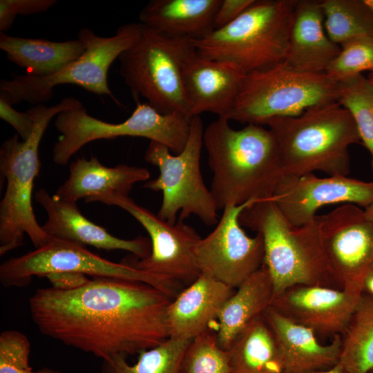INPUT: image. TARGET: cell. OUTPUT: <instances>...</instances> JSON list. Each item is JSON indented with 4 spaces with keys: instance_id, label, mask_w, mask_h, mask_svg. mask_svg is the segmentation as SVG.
<instances>
[{
    "instance_id": "obj_1",
    "label": "cell",
    "mask_w": 373,
    "mask_h": 373,
    "mask_svg": "<svg viewBox=\"0 0 373 373\" xmlns=\"http://www.w3.org/2000/svg\"><path fill=\"white\" fill-rule=\"evenodd\" d=\"M171 300L142 282L96 277L72 291L39 288L29 309L44 335L105 360L140 354L169 338Z\"/></svg>"
},
{
    "instance_id": "obj_2",
    "label": "cell",
    "mask_w": 373,
    "mask_h": 373,
    "mask_svg": "<svg viewBox=\"0 0 373 373\" xmlns=\"http://www.w3.org/2000/svg\"><path fill=\"white\" fill-rule=\"evenodd\" d=\"M224 117L205 128L203 146L213 173L210 191L218 210L272 199L284 177L276 140L265 126L235 129Z\"/></svg>"
},
{
    "instance_id": "obj_3",
    "label": "cell",
    "mask_w": 373,
    "mask_h": 373,
    "mask_svg": "<svg viewBox=\"0 0 373 373\" xmlns=\"http://www.w3.org/2000/svg\"><path fill=\"white\" fill-rule=\"evenodd\" d=\"M273 133L285 175L316 171L347 175L349 147L361 143L354 120L338 102L314 106L298 116L263 124Z\"/></svg>"
},
{
    "instance_id": "obj_4",
    "label": "cell",
    "mask_w": 373,
    "mask_h": 373,
    "mask_svg": "<svg viewBox=\"0 0 373 373\" xmlns=\"http://www.w3.org/2000/svg\"><path fill=\"white\" fill-rule=\"evenodd\" d=\"M239 220L262 237L264 265L273 281L274 298L296 285L341 289L323 247L318 215L311 222L295 227L273 200L267 199L246 208Z\"/></svg>"
},
{
    "instance_id": "obj_5",
    "label": "cell",
    "mask_w": 373,
    "mask_h": 373,
    "mask_svg": "<svg viewBox=\"0 0 373 373\" xmlns=\"http://www.w3.org/2000/svg\"><path fill=\"white\" fill-rule=\"evenodd\" d=\"M77 99L63 98L58 104L37 105L33 109L37 123L30 136L19 140L15 134L4 141L0 148V171L6 181L0 202V256L23 244L27 234L35 248L51 239L37 222L32 204L34 181L39 174V147L52 119L62 111L82 106Z\"/></svg>"
},
{
    "instance_id": "obj_6",
    "label": "cell",
    "mask_w": 373,
    "mask_h": 373,
    "mask_svg": "<svg viewBox=\"0 0 373 373\" xmlns=\"http://www.w3.org/2000/svg\"><path fill=\"white\" fill-rule=\"evenodd\" d=\"M298 0H254L233 21L198 39L200 55L238 66L246 74L285 61Z\"/></svg>"
},
{
    "instance_id": "obj_7",
    "label": "cell",
    "mask_w": 373,
    "mask_h": 373,
    "mask_svg": "<svg viewBox=\"0 0 373 373\" xmlns=\"http://www.w3.org/2000/svg\"><path fill=\"white\" fill-rule=\"evenodd\" d=\"M340 88L326 73L301 72L283 61L245 75L228 119L263 125L273 118L298 116L338 102Z\"/></svg>"
},
{
    "instance_id": "obj_8",
    "label": "cell",
    "mask_w": 373,
    "mask_h": 373,
    "mask_svg": "<svg viewBox=\"0 0 373 373\" xmlns=\"http://www.w3.org/2000/svg\"><path fill=\"white\" fill-rule=\"evenodd\" d=\"M142 28L140 23H126L121 26L115 35L102 37L83 28L79 30L77 38L84 42L86 50L79 58L48 76L25 73L2 79L0 96L12 105L26 102L37 106L49 101L57 86L69 84L96 95L110 96L120 104L109 88L108 70L120 55L138 40Z\"/></svg>"
},
{
    "instance_id": "obj_9",
    "label": "cell",
    "mask_w": 373,
    "mask_h": 373,
    "mask_svg": "<svg viewBox=\"0 0 373 373\" xmlns=\"http://www.w3.org/2000/svg\"><path fill=\"white\" fill-rule=\"evenodd\" d=\"M142 26L138 40L118 58L120 75L136 102L142 97L162 114L180 112L188 116L182 66L195 49L191 39Z\"/></svg>"
},
{
    "instance_id": "obj_10",
    "label": "cell",
    "mask_w": 373,
    "mask_h": 373,
    "mask_svg": "<svg viewBox=\"0 0 373 373\" xmlns=\"http://www.w3.org/2000/svg\"><path fill=\"white\" fill-rule=\"evenodd\" d=\"M204 125L200 116L191 119L189 137L184 149L173 155L165 145L150 141L145 160L156 166L157 178L147 181L143 187L161 191L162 200L157 216L174 224L189 216H197L207 226L218 223L217 207L202 178L200 155L203 146Z\"/></svg>"
},
{
    "instance_id": "obj_11",
    "label": "cell",
    "mask_w": 373,
    "mask_h": 373,
    "mask_svg": "<svg viewBox=\"0 0 373 373\" xmlns=\"http://www.w3.org/2000/svg\"><path fill=\"white\" fill-rule=\"evenodd\" d=\"M136 103L131 115L117 124L90 115L84 106L59 113L55 126L61 135L52 149L53 162L66 166L86 144L124 136L145 137L180 153L186 143L191 119L180 112L162 114L147 103Z\"/></svg>"
},
{
    "instance_id": "obj_12",
    "label": "cell",
    "mask_w": 373,
    "mask_h": 373,
    "mask_svg": "<svg viewBox=\"0 0 373 373\" xmlns=\"http://www.w3.org/2000/svg\"><path fill=\"white\" fill-rule=\"evenodd\" d=\"M77 272L93 278H113L142 282L163 291L171 298L178 295L180 283L117 263L91 252L84 245L51 238L44 246L10 258L0 265V282L6 287H24L35 276L53 272Z\"/></svg>"
},
{
    "instance_id": "obj_13",
    "label": "cell",
    "mask_w": 373,
    "mask_h": 373,
    "mask_svg": "<svg viewBox=\"0 0 373 373\" xmlns=\"http://www.w3.org/2000/svg\"><path fill=\"white\" fill-rule=\"evenodd\" d=\"M121 207L145 229L150 237L151 251L144 258L124 261L137 269L158 275L180 284L190 285L200 276L195 247L201 238L183 220L172 224L161 219L131 198L108 194L89 200Z\"/></svg>"
},
{
    "instance_id": "obj_14",
    "label": "cell",
    "mask_w": 373,
    "mask_h": 373,
    "mask_svg": "<svg viewBox=\"0 0 373 373\" xmlns=\"http://www.w3.org/2000/svg\"><path fill=\"white\" fill-rule=\"evenodd\" d=\"M258 201L260 200H252L223 209L214 229L201 237L195 247V262L200 274L234 289L263 265L262 236L256 233L254 237L249 236L239 220L241 213Z\"/></svg>"
},
{
    "instance_id": "obj_15",
    "label": "cell",
    "mask_w": 373,
    "mask_h": 373,
    "mask_svg": "<svg viewBox=\"0 0 373 373\" xmlns=\"http://www.w3.org/2000/svg\"><path fill=\"white\" fill-rule=\"evenodd\" d=\"M324 249L341 289L360 296L365 280L372 270L373 227L364 209L343 204L318 215Z\"/></svg>"
},
{
    "instance_id": "obj_16",
    "label": "cell",
    "mask_w": 373,
    "mask_h": 373,
    "mask_svg": "<svg viewBox=\"0 0 373 373\" xmlns=\"http://www.w3.org/2000/svg\"><path fill=\"white\" fill-rule=\"evenodd\" d=\"M285 218L300 227L313 221L326 205L353 204L365 209L373 204V180L347 175L319 178L314 173L284 175L272 198Z\"/></svg>"
},
{
    "instance_id": "obj_17",
    "label": "cell",
    "mask_w": 373,
    "mask_h": 373,
    "mask_svg": "<svg viewBox=\"0 0 373 373\" xmlns=\"http://www.w3.org/2000/svg\"><path fill=\"white\" fill-rule=\"evenodd\" d=\"M362 294L320 285H296L275 297L271 306L316 336L333 338L343 334Z\"/></svg>"
},
{
    "instance_id": "obj_18",
    "label": "cell",
    "mask_w": 373,
    "mask_h": 373,
    "mask_svg": "<svg viewBox=\"0 0 373 373\" xmlns=\"http://www.w3.org/2000/svg\"><path fill=\"white\" fill-rule=\"evenodd\" d=\"M245 75L233 63L204 57L194 49L182 66L189 118L209 112L228 119Z\"/></svg>"
},
{
    "instance_id": "obj_19",
    "label": "cell",
    "mask_w": 373,
    "mask_h": 373,
    "mask_svg": "<svg viewBox=\"0 0 373 373\" xmlns=\"http://www.w3.org/2000/svg\"><path fill=\"white\" fill-rule=\"evenodd\" d=\"M35 200L46 211L48 219L41 226L51 238L88 245L105 250H124L142 259L151 251L150 240L139 236L132 240L117 238L104 228L86 218L79 210L76 202L51 195L46 189L35 193Z\"/></svg>"
},
{
    "instance_id": "obj_20",
    "label": "cell",
    "mask_w": 373,
    "mask_h": 373,
    "mask_svg": "<svg viewBox=\"0 0 373 373\" xmlns=\"http://www.w3.org/2000/svg\"><path fill=\"white\" fill-rule=\"evenodd\" d=\"M262 316L277 343L284 373H312L329 370L338 363L341 337L321 344L314 332L279 313L271 305Z\"/></svg>"
},
{
    "instance_id": "obj_21",
    "label": "cell",
    "mask_w": 373,
    "mask_h": 373,
    "mask_svg": "<svg viewBox=\"0 0 373 373\" xmlns=\"http://www.w3.org/2000/svg\"><path fill=\"white\" fill-rule=\"evenodd\" d=\"M340 51L325 31L321 1L298 0L285 62L301 72L325 73Z\"/></svg>"
},
{
    "instance_id": "obj_22",
    "label": "cell",
    "mask_w": 373,
    "mask_h": 373,
    "mask_svg": "<svg viewBox=\"0 0 373 373\" xmlns=\"http://www.w3.org/2000/svg\"><path fill=\"white\" fill-rule=\"evenodd\" d=\"M233 288L204 274L171 301L167 309L169 338L192 340L209 329Z\"/></svg>"
},
{
    "instance_id": "obj_23",
    "label": "cell",
    "mask_w": 373,
    "mask_h": 373,
    "mask_svg": "<svg viewBox=\"0 0 373 373\" xmlns=\"http://www.w3.org/2000/svg\"><path fill=\"white\" fill-rule=\"evenodd\" d=\"M150 172L144 167L118 164L107 167L95 157L79 158L70 163L68 178L55 193L59 198L85 202L94 198L119 194L128 196L135 184L146 181Z\"/></svg>"
},
{
    "instance_id": "obj_24",
    "label": "cell",
    "mask_w": 373,
    "mask_h": 373,
    "mask_svg": "<svg viewBox=\"0 0 373 373\" xmlns=\"http://www.w3.org/2000/svg\"><path fill=\"white\" fill-rule=\"evenodd\" d=\"M274 299L273 281L263 264L237 287L220 309L215 329L219 345L228 350L241 332L271 305Z\"/></svg>"
},
{
    "instance_id": "obj_25",
    "label": "cell",
    "mask_w": 373,
    "mask_h": 373,
    "mask_svg": "<svg viewBox=\"0 0 373 373\" xmlns=\"http://www.w3.org/2000/svg\"><path fill=\"white\" fill-rule=\"evenodd\" d=\"M222 0H152L140 13V23L172 37L198 39L214 30Z\"/></svg>"
},
{
    "instance_id": "obj_26",
    "label": "cell",
    "mask_w": 373,
    "mask_h": 373,
    "mask_svg": "<svg viewBox=\"0 0 373 373\" xmlns=\"http://www.w3.org/2000/svg\"><path fill=\"white\" fill-rule=\"evenodd\" d=\"M0 48L7 58L28 74L48 76L79 58L86 46L80 39L53 41L44 39L13 37L0 32Z\"/></svg>"
},
{
    "instance_id": "obj_27",
    "label": "cell",
    "mask_w": 373,
    "mask_h": 373,
    "mask_svg": "<svg viewBox=\"0 0 373 373\" xmlns=\"http://www.w3.org/2000/svg\"><path fill=\"white\" fill-rule=\"evenodd\" d=\"M228 352L231 373H284L277 343L262 315L241 332Z\"/></svg>"
},
{
    "instance_id": "obj_28",
    "label": "cell",
    "mask_w": 373,
    "mask_h": 373,
    "mask_svg": "<svg viewBox=\"0 0 373 373\" xmlns=\"http://www.w3.org/2000/svg\"><path fill=\"white\" fill-rule=\"evenodd\" d=\"M338 365L345 373H369L373 369V297L363 291L341 335Z\"/></svg>"
},
{
    "instance_id": "obj_29",
    "label": "cell",
    "mask_w": 373,
    "mask_h": 373,
    "mask_svg": "<svg viewBox=\"0 0 373 373\" xmlns=\"http://www.w3.org/2000/svg\"><path fill=\"white\" fill-rule=\"evenodd\" d=\"M325 31L342 46L358 38L373 37V13L364 0H321Z\"/></svg>"
},
{
    "instance_id": "obj_30",
    "label": "cell",
    "mask_w": 373,
    "mask_h": 373,
    "mask_svg": "<svg viewBox=\"0 0 373 373\" xmlns=\"http://www.w3.org/2000/svg\"><path fill=\"white\" fill-rule=\"evenodd\" d=\"M191 341L169 338L141 352L134 364H129L122 355L102 360L100 373H178Z\"/></svg>"
},
{
    "instance_id": "obj_31",
    "label": "cell",
    "mask_w": 373,
    "mask_h": 373,
    "mask_svg": "<svg viewBox=\"0 0 373 373\" xmlns=\"http://www.w3.org/2000/svg\"><path fill=\"white\" fill-rule=\"evenodd\" d=\"M340 83L338 102L352 116L373 169V83L363 75Z\"/></svg>"
},
{
    "instance_id": "obj_32",
    "label": "cell",
    "mask_w": 373,
    "mask_h": 373,
    "mask_svg": "<svg viewBox=\"0 0 373 373\" xmlns=\"http://www.w3.org/2000/svg\"><path fill=\"white\" fill-rule=\"evenodd\" d=\"M178 373H231L229 352L219 345L216 330L208 329L191 341Z\"/></svg>"
},
{
    "instance_id": "obj_33",
    "label": "cell",
    "mask_w": 373,
    "mask_h": 373,
    "mask_svg": "<svg viewBox=\"0 0 373 373\" xmlns=\"http://www.w3.org/2000/svg\"><path fill=\"white\" fill-rule=\"evenodd\" d=\"M373 73V37H366L350 41L341 47V51L326 70L337 82L362 75Z\"/></svg>"
},
{
    "instance_id": "obj_34",
    "label": "cell",
    "mask_w": 373,
    "mask_h": 373,
    "mask_svg": "<svg viewBox=\"0 0 373 373\" xmlns=\"http://www.w3.org/2000/svg\"><path fill=\"white\" fill-rule=\"evenodd\" d=\"M30 343L17 330H6L0 334V373H61L43 367L34 371L29 365Z\"/></svg>"
},
{
    "instance_id": "obj_35",
    "label": "cell",
    "mask_w": 373,
    "mask_h": 373,
    "mask_svg": "<svg viewBox=\"0 0 373 373\" xmlns=\"http://www.w3.org/2000/svg\"><path fill=\"white\" fill-rule=\"evenodd\" d=\"M56 0H1L0 32L8 30L17 15L44 12L57 3Z\"/></svg>"
},
{
    "instance_id": "obj_36",
    "label": "cell",
    "mask_w": 373,
    "mask_h": 373,
    "mask_svg": "<svg viewBox=\"0 0 373 373\" xmlns=\"http://www.w3.org/2000/svg\"><path fill=\"white\" fill-rule=\"evenodd\" d=\"M0 117L17 131L22 140L30 136L37 123V117L32 108L26 112H19L2 96H0Z\"/></svg>"
},
{
    "instance_id": "obj_37",
    "label": "cell",
    "mask_w": 373,
    "mask_h": 373,
    "mask_svg": "<svg viewBox=\"0 0 373 373\" xmlns=\"http://www.w3.org/2000/svg\"><path fill=\"white\" fill-rule=\"evenodd\" d=\"M254 0H222L214 19V30L236 19Z\"/></svg>"
},
{
    "instance_id": "obj_38",
    "label": "cell",
    "mask_w": 373,
    "mask_h": 373,
    "mask_svg": "<svg viewBox=\"0 0 373 373\" xmlns=\"http://www.w3.org/2000/svg\"><path fill=\"white\" fill-rule=\"evenodd\" d=\"M54 289L61 291H72L80 288L90 279L82 273L62 271L53 272L45 276Z\"/></svg>"
},
{
    "instance_id": "obj_39",
    "label": "cell",
    "mask_w": 373,
    "mask_h": 373,
    "mask_svg": "<svg viewBox=\"0 0 373 373\" xmlns=\"http://www.w3.org/2000/svg\"><path fill=\"white\" fill-rule=\"evenodd\" d=\"M373 297V271L367 276L364 283V291Z\"/></svg>"
},
{
    "instance_id": "obj_40",
    "label": "cell",
    "mask_w": 373,
    "mask_h": 373,
    "mask_svg": "<svg viewBox=\"0 0 373 373\" xmlns=\"http://www.w3.org/2000/svg\"><path fill=\"white\" fill-rule=\"evenodd\" d=\"M365 216L367 220L373 227V204L364 209Z\"/></svg>"
},
{
    "instance_id": "obj_41",
    "label": "cell",
    "mask_w": 373,
    "mask_h": 373,
    "mask_svg": "<svg viewBox=\"0 0 373 373\" xmlns=\"http://www.w3.org/2000/svg\"><path fill=\"white\" fill-rule=\"evenodd\" d=\"M312 373H345V372L342 370V368L338 363L336 365H335L334 367L329 370L321 371V372H312Z\"/></svg>"
},
{
    "instance_id": "obj_42",
    "label": "cell",
    "mask_w": 373,
    "mask_h": 373,
    "mask_svg": "<svg viewBox=\"0 0 373 373\" xmlns=\"http://www.w3.org/2000/svg\"><path fill=\"white\" fill-rule=\"evenodd\" d=\"M364 1L373 13V0H364Z\"/></svg>"
},
{
    "instance_id": "obj_43",
    "label": "cell",
    "mask_w": 373,
    "mask_h": 373,
    "mask_svg": "<svg viewBox=\"0 0 373 373\" xmlns=\"http://www.w3.org/2000/svg\"><path fill=\"white\" fill-rule=\"evenodd\" d=\"M367 77L373 83V73H370V75H369V76Z\"/></svg>"
},
{
    "instance_id": "obj_44",
    "label": "cell",
    "mask_w": 373,
    "mask_h": 373,
    "mask_svg": "<svg viewBox=\"0 0 373 373\" xmlns=\"http://www.w3.org/2000/svg\"><path fill=\"white\" fill-rule=\"evenodd\" d=\"M369 373H373V369L370 370Z\"/></svg>"
},
{
    "instance_id": "obj_45",
    "label": "cell",
    "mask_w": 373,
    "mask_h": 373,
    "mask_svg": "<svg viewBox=\"0 0 373 373\" xmlns=\"http://www.w3.org/2000/svg\"><path fill=\"white\" fill-rule=\"evenodd\" d=\"M372 271H373V265H372Z\"/></svg>"
}]
</instances>
